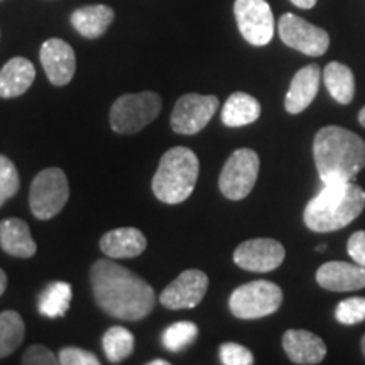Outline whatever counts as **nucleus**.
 Wrapping results in <instances>:
<instances>
[{
    "mask_svg": "<svg viewBox=\"0 0 365 365\" xmlns=\"http://www.w3.org/2000/svg\"><path fill=\"white\" fill-rule=\"evenodd\" d=\"M70 198V185L65 171L59 168H46L31 182L29 207L39 220L56 217Z\"/></svg>",
    "mask_w": 365,
    "mask_h": 365,
    "instance_id": "nucleus-6",
    "label": "nucleus"
},
{
    "mask_svg": "<svg viewBox=\"0 0 365 365\" xmlns=\"http://www.w3.org/2000/svg\"><path fill=\"white\" fill-rule=\"evenodd\" d=\"M325 249H327V244H319L317 247L318 252H325Z\"/></svg>",
    "mask_w": 365,
    "mask_h": 365,
    "instance_id": "nucleus-39",
    "label": "nucleus"
},
{
    "mask_svg": "<svg viewBox=\"0 0 365 365\" xmlns=\"http://www.w3.org/2000/svg\"><path fill=\"white\" fill-rule=\"evenodd\" d=\"M59 364L63 365H98L100 359L95 354L86 352L78 346H65L58 355Z\"/></svg>",
    "mask_w": 365,
    "mask_h": 365,
    "instance_id": "nucleus-31",
    "label": "nucleus"
},
{
    "mask_svg": "<svg viewBox=\"0 0 365 365\" xmlns=\"http://www.w3.org/2000/svg\"><path fill=\"white\" fill-rule=\"evenodd\" d=\"M0 185L6 190L9 200L16 196L21 186V178L19 173H17L16 164L7 156H2V154H0Z\"/></svg>",
    "mask_w": 365,
    "mask_h": 365,
    "instance_id": "nucleus-30",
    "label": "nucleus"
},
{
    "mask_svg": "<svg viewBox=\"0 0 365 365\" xmlns=\"http://www.w3.org/2000/svg\"><path fill=\"white\" fill-rule=\"evenodd\" d=\"M259 115H261L259 100L244 91H235L223 105L222 122L227 127H244L254 124Z\"/></svg>",
    "mask_w": 365,
    "mask_h": 365,
    "instance_id": "nucleus-22",
    "label": "nucleus"
},
{
    "mask_svg": "<svg viewBox=\"0 0 365 365\" xmlns=\"http://www.w3.org/2000/svg\"><path fill=\"white\" fill-rule=\"evenodd\" d=\"M220 362L223 365H250L254 364V355L247 346L228 341L220 346Z\"/></svg>",
    "mask_w": 365,
    "mask_h": 365,
    "instance_id": "nucleus-29",
    "label": "nucleus"
},
{
    "mask_svg": "<svg viewBox=\"0 0 365 365\" xmlns=\"http://www.w3.org/2000/svg\"><path fill=\"white\" fill-rule=\"evenodd\" d=\"M286 250L274 239H250L242 242L234 252L237 266L250 272H271L284 261Z\"/></svg>",
    "mask_w": 365,
    "mask_h": 365,
    "instance_id": "nucleus-13",
    "label": "nucleus"
},
{
    "mask_svg": "<svg viewBox=\"0 0 365 365\" xmlns=\"http://www.w3.org/2000/svg\"><path fill=\"white\" fill-rule=\"evenodd\" d=\"M36 80V68L27 58L17 56L0 70V98H16L24 95Z\"/></svg>",
    "mask_w": 365,
    "mask_h": 365,
    "instance_id": "nucleus-19",
    "label": "nucleus"
},
{
    "mask_svg": "<svg viewBox=\"0 0 365 365\" xmlns=\"http://www.w3.org/2000/svg\"><path fill=\"white\" fill-rule=\"evenodd\" d=\"M362 352L365 355V335H364V339H362Z\"/></svg>",
    "mask_w": 365,
    "mask_h": 365,
    "instance_id": "nucleus-40",
    "label": "nucleus"
},
{
    "mask_svg": "<svg viewBox=\"0 0 365 365\" xmlns=\"http://www.w3.org/2000/svg\"><path fill=\"white\" fill-rule=\"evenodd\" d=\"M7 289V274L4 272V269H0V296L6 293Z\"/></svg>",
    "mask_w": 365,
    "mask_h": 365,
    "instance_id": "nucleus-35",
    "label": "nucleus"
},
{
    "mask_svg": "<svg viewBox=\"0 0 365 365\" xmlns=\"http://www.w3.org/2000/svg\"><path fill=\"white\" fill-rule=\"evenodd\" d=\"M365 208V191L354 181L325 182L304 208V223L318 234L340 230Z\"/></svg>",
    "mask_w": 365,
    "mask_h": 365,
    "instance_id": "nucleus-3",
    "label": "nucleus"
},
{
    "mask_svg": "<svg viewBox=\"0 0 365 365\" xmlns=\"http://www.w3.org/2000/svg\"><path fill=\"white\" fill-rule=\"evenodd\" d=\"M346 252L352 257L354 262L365 267V232L359 230L352 234L346 244Z\"/></svg>",
    "mask_w": 365,
    "mask_h": 365,
    "instance_id": "nucleus-33",
    "label": "nucleus"
},
{
    "mask_svg": "<svg viewBox=\"0 0 365 365\" xmlns=\"http://www.w3.org/2000/svg\"><path fill=\"white\" fill-rule=\"evenodd\" d=\"M319 80H322V70L318 65H308L296 73L284 100L287 113L298 115V113L307 110L317 97Z\"/></svg>",
    "mask_w": 365,
    "mask_h": 365,
    "instance_id": "nucleus-17",
    "label": "nucleus"
},
{
    "mask_svg": "<svg viewBox=\"0 0 365 365\" xmlns=\"http://www.w3.org/2000/svg\"><path fill=\"white\" fill-rule=\"evenodd\" d=\"M113 17H115V12H113L112 7L103 6V4L86 6L76 9L71 14V26L83 38L97 39L107 33L108 26L113 22Z\"/></svg>",
    "mask_w": 365,
    "mask_h": 365,
    "instance_id": "nucleus-21",
    "label": "nucleus"
},
{
    "mask_svg": "<svg viewBox=\"0 0 365 365\" xmlns=\"http://www.w3.org/2000/svg\"><path fill=\"white\" fill-rule=\"evenodd\" d=\"M359 122H360V125L365 127V107H364L362 110H360V113H359Z\"/></svg>",
    "mask_w": 365,
    "mask_h": 365,
    "instance_id": "nucleus-38",
    "label": "nucleus"
},
{
    "mask_svg": "<svg viewBox=\"0 0 365 365\" xmlns=\"http://www.w3.org/2000/svg\"><path fill=\"white\" fill-rule=\"evenodd\" d=\"M198 175V156L191 149L178 145L164 153L161 158L153 178V193L163 203H182L193 193Z\"/></svg>",
    "mask_w": 365,
    "mask_h": 365,
    "instance_id": "nucleus-4",
    "label": "nucleus"
},
{
    "mask_svg": "<svg viewBox=\"0 0 365 365\" xmlns=\"http://www.w3.org/2000/svg\"><path fill=\"white\" fill-rule=\"evenodd\" d=\"M234 14L242 38L252 46H266L274 36V16L266 0H235Z\"/></svg>",
    "mask_w": 365,
    "mask_h": 365,
    "instance_id": "nucleus-11",
    "label": "nucleus"
},
{
    "mask_svg": "<svg viewBox=\"0 0 365 365\" xmlns=\"http://www.w3.org/2000/svg\"><path fill=\"white\" fill-rule=\"evenodd\" d=\"M291 2H293L294 6L299 9H313L314 6H317L318 0H291Z\"/></svg>",
    "mask_w": 365,
    "mask_h": 365,
    "instance_id": "nucleus-34",
    "label": "nucleus"
},
{
    "mask_svg": "<svg viewBox=\"0 0 365 365\" xmlns=\"http://www.w3.org/2000/svg\"><path fill=\"white\" fill-rule=\"evenodd\" d=\"M282 43L308 56H323L330 46V36L325 29L309 24L303 17L284 14L277 22Z\"/></svg>",
    "mask_w": 365,
    "mask_h": 365,
    "instance_id": "nucleus-9",
    "label": "nucleus"
},
{
    "mask_svg": "<svg viewBox=\"0 0 365 365\" xmlns=\"http://www.w3.org/2000/svg\"><path fill=\"white\" fill-rule=\"evenodd\" d=\"M318 284L327 291L350 293L365 287V267L344 261L325 262L317 271Z\"/></svg>",
    "mask_w": 365,
    "mask_h": 365,
    "instance_id": "nucleus-15",
    "label": "nucleus"
},
{
    "mask_svg": "<svg viewBox=\"0 0 365 365\" xmlns=\"http://www.w3.org/2000/svg\"><path fill=\"white\" fill-rule=\"evenodd\" d=\"M282 349L291 362L301 365L319 364L327 355L325 341L307 330H287L282 336Z\"/></svg>",
    "mask_w": 365,
    "mask_h": 365,
    "instance_id": "nucleus-16",
    "label": "nucleus"
},
{
    "mask_svg": "<svg viewBox=\"0 0 365 365\" xmlns=\"http://www.w3.org/2000/svg\"><path fill=\"white\" fill-rule=\"evenodd\" d=\"M208 291V276L200 269L181 272L159 294V303L168 309H190L202 303Z\"/></svg>",
    "mask_w": 365,
    "mask_h": 365,
    "instance_id": "nucleus-12",
    "label": "nucleus"
},
{
    "mask_svg": "<svg viewBox=\"0 0 365 365\" xmlns=\"http://www.w3.org/2000/svg\"><path fill=\"white\" fill-rule=\"evenodd\" d=\"M282 304V289L271 281H252L232 293L228 307L235 318L257 319L276 313Z\"/></svg>",
    "mask_w": 365,
    "mask_h": 365,
    "instance_id": "nucleus-7",
    "label": "nucleus"
},
{
    "mask_svg": "<svg viewBox=\"0 0 365 365\" xmlns=\"http://www.w3.org/2000/svg\"><path fill=\"white\" fill-rule=\"evenodd\" d=\"M313 156L323 185L355 181L365 168V140L344 127L327 125L314 135Z\"/></svg>",
    "mask_w": 365,
    "mask_h": 365,
    "instance_id": "nucleus-2",
    "label": "nucleus"
},
{
    "mask_svg": "<svg viewBox=\"0 0 365 365\" xmlns=\"http://www.w3.org/2000/svg\"><path fill=\"white\" fill-rule=\"evenodd\" d=\"M22 364L26 365H54L59 364L56 355L44 345H33L22 355Z\"/></svg>",
    "mask_w": 365,
    "mask_h": 365,
    "instance_id": "nucleus-32",
    "label": "nucleus"
},
{
    "mask_svg": "<svg viewBox=\"0 0 365 365\" xmlns=\"http://www.w3.org/2000/svg\"><path fill=\"white\" fill-rule=\"evenodd\" d=\"M323 80L328 91L336 102L341 105L350 103L355 95V78L354 73L344 63L331 61L323 70Z\"/></svg>",
    "mask_w": 365,
    "mask_h": 365,
    "instance_id": "nucleus-23",
    "label": "nucleus"
},
{
    "mask_svg": "<svg viewBox=\"0 0 365 365\" xmlns=\"http://www.w3.org/2000/svg\"><path fill=\"white\" fill-rule=\"evenodd\" d=\"M39 58L46 76L54 86H65L75 76L76 56L66 41L58 38L48 39L41 46Z\"/></svg>",
    "mask_w": 365,
    "mask_h": 365,
    "instance_id": "nucleus-14",
    "label": "nucleus"
},
{
    "mask_svg": "<svg viewBox=\"0 0 365 365\" xmlns=\"http://www.w3.org/2000/svg\"><path fill=\"white\" fill-rule=\"evenodd\" d=\"M163 102L156 91L122 95L110 108V125L117 134H137L161 112Z\"/></svg>",
    "mask_w": 365,
    "mask_h": 365,
    "instance_id": "nucleus-5",
    "label": "nucleus"
},
{
    "mask_svg": "<svg viewBox=\"0 0 365 365\" xmlns=\"http://www.w3.org/2000/svg\"><path fill=\"white\" fill-rule=\"evenodd\" d=\"M0 247L6 254L19 259L33 257L38 250L29 225L21 218L0 222Z\"/></svg>",
    "mask_w": 365,
    "mask_h": 365,
    "instance_id": "nucleus-20",
    "label": "nucleus"
},
{
    "mask_svg": "<svg viewBox=\"0 0 365 365\" xmlns=\"http://www.w3.org/2000/svg\"><path fill=\"white\" fill-rule=\"evenodd\" d=\"M9 200V196H7V193H6V190L2 188V185H0V207H2L4 203H6Z\"/></svg>",
    "mask_w": 365,
    "mask_h": 365,
    "instance_id": "nucleus-36",
    "label": "nucleus"
},
{
    "mask_svg": "<svg viewBox=\"0 0 365 365\" xmlns=\"http://www.w3.org/2000/svg\"><path fill=\"white\" fill-rule=\"evenodd\" d=\"M198 336V327L191 322H178L164 330L161 340L170 352H181Z\"/></svg>",
    "mask_w": 365,
    "mask_h": 365,
    "instance_id": "nucleus-27",
    "label": "nucleus"
},
{
    "mask_svg": "<svg viewBox=\"0 0 365 365\" xmlns=\"http://www.w3.org/2000/svg\"><path fill=\"white\" fill-rule=\"evenodd\" d=\"M103 352L112 364H118L134 352V335L124 327H112L105 331Z\"/></svg>",
    "mask_w": 365,
    "mask_h": 365,
    "instance_id": "nucleus-26",
    "label": "nucleus"
},
{
    "mask_svg": "<svg viewBox=\"0 0 365 365\" xmlns=\"http://www.w3.org/2000/svg\"><path fill=\"white\" fill-rule=\"evenodd\" d=\"M26 336V325L21 314L12 309L0 313V359L16 352Z\"/></svg>",
    "mask_w": 365,
    "mask_h": 365,
    "instance_id": "nucleus-25",
    "label": "nucleus"
},
{
    "mask_svg": "<svg viewBox=\"0 0 365 365\" xmlns=\"http://www.w3.org/2000/svg\"><path fill=\"white\" fill-rule=\"evenodd\" d=\"M335 318L341 325H357L365 322V298L354 296L340 301L335 309Z\"/></svg>",
    "mask_w": 365,
    "mask_h": 365,
    "instance_id": "nucleus-28",
    "label": "nucleus"
},
{
    "mask_svg": "<svg viewBox=\"0 0 365 365\" xmlns=\"http://www.w3.org/2000/svg\"><path fill=\"white\" fill-rule=\"evenodd\" d=\"M218 108L215 95L188 93L178 100L171 113V129L176 134L193 135L203 130Z\"/></svg>",
    "mask_w": 365,
    "mask_h": 365,
    "instance_id": "nucleus-10",
    "label": "nucleus"
},
{
    "mask_svg": "<svg viewBox=\"0 0 365 365\" xmlns=\"http://www.w3.org/2000/svg\"><path fill=\"white\" fill-rule=\"evenodd\" d=\"M90 282L97 304L112 318L139 322L156 307L153 286L112 259L95 261Z\"/></svg>",
    "mask_w": 365,
    "mask_h": 365,
    "instance_id": "nucleus-1",
    "label": "nucleus"
},
{
    "mask_svg": "<svg viewBox=\"0 0 365 365\" xmlns=\"http://www.w3.org/2000/svg\"><path fill=\"white\" fill-rule=\"evenodd\" d=\"M148 247V240L139 228L122 227L107 232L100 239V249L110 259H132Z\"/></svg>",
    "mask_w": 365,
    "mask_h": 365,
    "instance_id": "nucleus-18",
    "label": "nucleus"
},
{
    "mask_svg": "<svg viewBox=\"0 0 365 365\" xmlns=\"http://www.w3.org/2000/svg\"><path fill=\"white\" fill-rule=\"evenodd\" d=\"M73 298L71 286L68 282L56 281L49 284L39 296V313L46 318H61L70 309Z\"/></svg>",
    "mask_w": 365,
    "mask_h": 365,
    "instance_id": "nucleus-24",
    "label": "nucleus"
},
{
    "mask_svg": "<svg viewBox=\"0 0 365 365\" xmlns=\"http://www.w3.org/2000/svg\"><path fill=\"white\" fill-rule=\"evenodd\" d=\"M259 161L257 153L252 149H237L230 158L227 159L225 166L220 173L222 195L228 200H244L254 190L255 181L259 176Z\"/></svg>",
    "mask_w": 365,
    "mask_h": 365,
    "instance_id": "nucleus-8",
    "label": "nucleus"
},
{
    "mask_svg": "<svg viewBox=\"0 0 365 365\" xmlns=\"http://www.w3.org/2000/svg\"><path fill=\"white\" fill-rule=\"evenodd\" d=\"M149 365H170L168 360H161V359H156V360H150Z\"/></svg>",
    "mask_w": 365,
    "mask_h": 365,
    "instance_id": "nucleus-37",
    "label": "nucleus"
}]
</instances>
